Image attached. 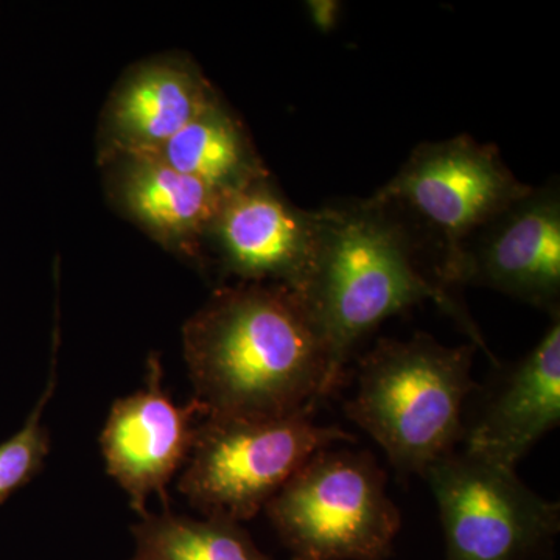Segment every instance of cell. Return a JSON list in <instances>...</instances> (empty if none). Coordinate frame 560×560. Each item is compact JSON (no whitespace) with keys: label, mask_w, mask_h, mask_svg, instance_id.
I'll use <instances>...</instances> for the list:
<instances>
[{"label":"cell","mask_w":560,"mask_h":560,"mask_svg":"<svg viewBox=\"0 0 560 560\" xmlns=\"http://www.w3.org/2000/svg\"><path fill=\"white\" fill-rule=\"evenodd\" d=\"M456 285L510 294L559 316L560 189L530 187L464 243L452 275Z\"/></svg>","instance_id":"9"},{"label":"cell","mask_w":560,"mask_h":560,"mask_svg":"<svg viewBox=\"0 0 560 560\" xmlns=\"http://www.w3.org/2000/svg\"><path fill=\"white\" fill-rule=\"evenodd\" d=\"M560 422V316L540 341L504 375L480 416L464 431L466 448L515 469Z\"/></svg>","instance_id":"13"},{"label":"cell","mask_w":560,"mask_h":560,"mask_svg":"<svg viewBox=\"0 0 560 560\" xmlns=\"http://www.w3.org/2000/svg\"><path fill=\"white\" fill-rule=\"evenodd\" d=\"M101 167L110 205L125 219L180 259L208 267L206 238L230 194L150 153L119 154Z\"/></svg>","instance_id":"12"},{"label":"cell","mask_w":560,"mask_h":560,"mask_svg":"<svg viewBox=\"0 0 560 560\" xmlns=\"http://www.w3.org/2000/svg\"><path fill=\"white\" fill-rule=\"evenodd\" d=\"M220 95L195 61L161 55L131 66L103 106L98 165L119 154L153 153Z\"/></svg>","instance_id":"11"},{"label":"cell","mask_w":560,"mask_h":560,"mask_svg":"<svg viewBox=\"0 0 560 560\" xmlns=\"http://www.w3.org/2000/svg\"><path fill=\"white\" fill-rule=\"evenodd\" d=\"M162 378L161 361L151 355L145 388L114 401L101 434L106 471L139 517L147 514L151 493H158L167 510V486L186 466L198 425L208 416L195 397L186 405L175 404Z\"/></svg>","instance_id":"10"},{"label":"cell","mask_w":560,"mask_h":560,"mask_svg":"<svg viewBox=\"0 0 560 560\" xmlns=\"http://www.w3.org/2000/svg\"><path fill=\"white\" fill-rule=\"evenodd\" d=\"M131 530L136 550L130 560H272L241 523L228 518L197 521L167 508L161 514L147 512Z\"/></svg>","instance_id":"15"},{"label":"cell","mask_w":560,"mask_h":560,"mask_svg":"<svg viewBox=\"0 0 560 560\" xmlns=\"http://www.w3.org/2000/svg\"><path fill=\"white\" fill-rule=\"evenodd\" d=\"M490 143L467 135L416 147L372 197L411 217L436 241V278L452 289L459 250L470 235L530 190Z\"/></svg>","instance_id":"6"},{"label":"cell","mask_w":560,"mask_h":560,"mask_svg":"<svg viewBox=\"0 0 560 560\" xmlns=\"http://www.w3.org/2000/svg\"><path fill=\"white\" fill-rule=\"evenodd\" d=\"M423 478L440 508L447 560H530L558 536L559 504L515 469L463 451L442 456Z\"/></svg>","instance_id":"7"},{"label":"cell","mask_w":560,"mask_h":560,"mask_svg":"<svg viewBox=\"0 0 560 560\" xmlns=\"http://www.w3.org/2000/svg\"><path fill=\"white\" fill-rule=\"evenodd\" d=\"M307 5L308 18L320 33L335 31L341 20L342 3L337 0H312Z\"/></svg>","instance_id":"17"},{"label":"cell","mask_w":560,"mask_h":560,"mask_svg":"<svg viewBox=\"0 0 560 560\" xmlns=\"http://www.w3.org/2000/svg\"><path fill=\"white\" fill-rule=\"evenodd\" d=\"M477 349L474 342L441 345L427 334L378 341L361 360L346 416L381 445L399 474L423 477L464 436V405L477 388Z\"/></svg>","instance_id":"3"},{"label":"cell","mask_w":560,"mask_h":560,"mask_svg":"<svg viewBox=\"0 0 560 560\" xmlns=\"http://www.w3.org/2000/svg\"><path fill=\"white\" fill-rule=\"evenodd\" d=\"M315 407L282 418H212L198 425L178 489L205 517L242 523L265 510L316 453L353 441L319 425Z\"/></svg>","instance_id":"4"},{"label":"cell","mask_w":560,"mask_h":560,"mask_svg":"<svg viewBox=\"0 0 560 560\" xmlns=\"http://www.w3.org/2000/svg\"><path fill=\"white\" fill-rule=\"evenodd\" d=\"M291 560H385L401 526L370 453L313 455L265 506Z\"/></svg>","instance_id":"5"},{"label":"cell","mask_w":560,"mask_h":560,"mask_svg":"<svg viewBox=\"0 0 560 560\" xmlns=\"http://www.w3.org/2000/svg\"><path fill=\"white\" fill-rule=\"evenodd\" d=\"M55 374L57 372L51 371L49 383L24 427L0 444V504L28 485L43 470L49 456L50 434L43 423V415L57 386Z\"/></svg>","instance_id":"16"},{"label":"cell","mask_w":560,"mask_h":560,"mask_svg":"<svg viewBox=\"0 0 560 560\" xmlns=\"http://www.w3.org/2000/svg\"><path fill=\"white\" fill-rule=\"evenodd\" d=\"M319 241L318 210L291 205L265 176L232 191L210 224L206 260L245 283H276L300 293Z\"/></svg>","instance_id":"8"},{"label":"cell","mask_w":560,"mask_h":560,"mask_svg":"<svg viewBox=\"0 0 560 560\" xmlns=\"http://www.w3.org/2000/svg\"><path fill=\"white\" fill-rule=\"evenodd\" d=\"M150 154L224 194L270 176L242 120L220 97Z\"/></svg>","instance_id":"14"},{"label":"cell","mask_w":560,"mask_h":560,"mask_svg":"<svg viewBox=\"0 0 560 560\" xmlns=\"http://www.w3.org/2000/svg\"><path fill=\"white\" fill-rule=\"evenodd\" d=\"M195 399L212 418H282L323 399L327 353L293 290L235 282L183 327Z\"/></svg>","instance_id":"1"},{"label":"cell","mask_w":560,"mask_h":560,"mask_svg":"<svg viewBox=\"0 0 560 560\" xmlns=\"http://www.w3.org/2000/svg\"><path fill=\"white\" fill-rule=\"evenodd\" d=\"M319 241L301 300L327 353L323 399L337 390L355 346L389 316L433 301L489 353L451 290L420 268L410 221L370 197L318 210Z\"/></svg>","instance_id":"2"}]
</instances>
